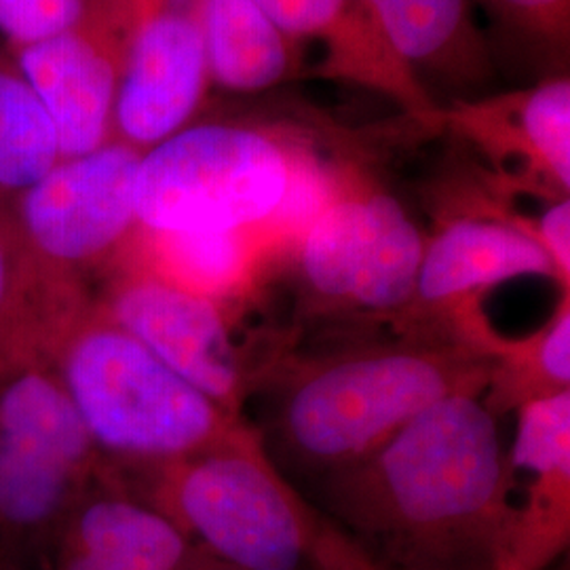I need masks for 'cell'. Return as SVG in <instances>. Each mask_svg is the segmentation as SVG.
Here are the masks:
<instances>
[{"instance_id":"ba28073f","label":"cell","mask_w":570,"mask_h":570,"mask_svg":"<svg viewBox=\"0 0 570 570\" xmlns=\"http://www.w3.org/2000/svg\"><path fill=\"white\" fill-rule=\"evenodd\" d=\"M425 242L393 195L345 171L336 197L292 247L308 301L341 315L402 320Z\"/></svg>"},{"instance_id":"277c9868","label":"cell","mask_w":570,"mask_h":570,"mask_svg":"<svg viewBox=\"0 0 570 570\" xmlns=\"http://www.w3.org/2000/svg\"><path fill=\"white\" fill-rule=\"evenodd\" d=\"M51 364L104 465L161 468L218 449L245 428L91 301L61 330Z\"/></svg>"},{"instance_id":"4316f807","label":"cell","mask_w":570,"mask_h":570,"mask_svg":"<svg viewBox=\"0 0 570 570\" xmlns=\"http://www.w3.org/2000/svg\"><path fill=\"white\" fill-rule=\"evenodd\" d=\"M0 570H13V569H0Z\"/></svg>"},{"instance_id":"ac0fdd59","label":"cell","mask_w":570,"mask_h":570,"mask_svg":"<svg viewBox=\"0 0 570 570\" xmlns=\"http://www.w3.org/2000/svg\"><path fill=\"white\" fill-rule=\"evenodd\" d=\"M263 256L265 249L249 230L197 233L153 230L138 225L106 271H140L228 305L249 287Z\"/></svg>"},{"instance_id":"4fadbf2b","label":"cell","mask_w":570,"mask_h":570,"mask_svg":"<svg viewBox=\"0 0 570 570\" xmlns=\"http://www.w3.org/2000/svg\"><path fill=\"white\" fill-rule=\"evenodd\" d=\"M520 277L558 282L556 266L537 242L534 223L499 212L463 214L446 220L425 242L414 298L402 320L410 324L440 320V327L456 332L468 320V303Z\"/></svg>"},{"instance_id":"2e32d148","label":"cell","mask_w":570,"mask_h":570,"mask_svg":"<svg viewBox=\"0 0 570 570\" xmlns=\"http://www.w3.org/2000/svg\"><path fill=\"white\" fill-rule=\"evenodd\" d=\"M56 550L87 570H235L106 471L66 520Z\"/></svg>"},{"instance_id":"ffe728a7","label":"cell","mask_w":570,"mask_h":570,"mask_svg":"<svg viewBox=\"0 0 570 570\" xmlns=\"http://www.w3.org/2000/svg\"><path fill=\"white\" fill-rule=\"evenodd\" d=\"M480 346L490 357L484 402L505 412L570 389V294L567 292L550 322L520 343H505L487 332Z\"/></svg>"},{"instance_id":"484cf974","label":"cell","mask_w":570,"mask_h":570,"mask_svg":"<svg viewBox=\"0 0 570 570\" xmlns=\"http://www.w3.org/2000/svg\"><path fill=\"white\" fill-rule=\"evenodd\" d=\"M360 2H362V4L366 7L367 11L372 13V11H374V9H376V7H379L383 0H360Z\"/></svg>"},{"instance_id":"30bf717a","label":"cell","mask_w":570,"mask_h":570,"mask_svg":"<svg viewBox=\"0 0 570 570\" xmlns=\"http://www.w3.org/2000/svg\"><path fill=\"white\" fill-rule=\"evenodd\" d=\"M131 0H110L77 26L11 49L53 125L60 159L115 140V106Z\"/></svg>"},{"instance_id":"d4e9b609","label":"cell","mask_w":570,"mask_h":570,"mask_svg":"<svg viewBox=\"0 0 570 570\" xmlns=\"http://www.w3.org/2000/svg\"><path fill=\"white\" fill-rule=\"evenodd\" d=\"M20 271V247L11 225L9 205L0 199V315L9 303L11 289Z\"/></svg>"},{"instance_id":"8992f818","label":"cell","mask_w":570,"mask_h":570,"mask_svg":"<svg viewBox=\"0 0 570 570\" xmlns=\"http://www.w3.org/2000/svg\"><path fill=\"white\" fill-rule=\"evenodd\" d=\"M142 150L110 140L60 159L11 197L9 214L20 247V271L9 303L45 320L79 311L138 226L136 178Z\"/></svg>"},{"instance_id":"8fae6325","label":"cell","mask_w":570,"mask_h":570,"mask_svg":"<svg viewBox=\"0 0 570 570\" xmlns=\"http://www.w3.org/2000/svg\"><path fill=\"white\" fill-rule=\"evenodd\" d=\"M209 87L199 0H131L115 138L142 153L164 142L193 122Z\"/></svg>"},{"instance_id":"52a82bcc","label":"cell","mask_w":570,"mask_h":570,"mask_svg":"<svg viewBox=\"0 0 570 570\" xmlns=\"http://www.w3.org/2000/svg\"><path fill=\"white\" fill-rule=\"evenodd\" d=\"M305 146L294 129L190 122L144 150L136 178L138 225L197 233L254 230L284 202Z\"/></svg>"},{"instance_id":"7c38bea8","label":"cell","mask_w":570,"mask_h":570,"mask_svg":"<svg viewBox=\"0 0 570 570\" xmlns=\"http://www.w3.org/2000/svg\"><path fill=\"white\" fill-rule=\"evenodd\" d=\"M450 131L497 183L556 202L570 190V81L567 75L530 87L452 100L440 108Z\"/></svg>"},{"instance_id":"44dd1931","label":"cell","mask_w":570,"mask_h":570,"mask_svg":"<svg viewBox=\"0 0 570 570\" xmlns=\"http://www.w3.org/2000/svg\"><path fill=\"white\" fill-rule=\"evenodd\" d=\"M58 161L53 125L13 51L0 41V199L9 202Z\"/></svg>"},{"instance_id":"9a60e30c","label":"cell","mask_w":570,"mask_h":570,"mask_svg":"<svg viewBox=\"0 0 570 570\" xmlns=\"http://www.w3.org/2000/svg\"><path fill=\"white\" fill-rule=\"evenodd\" d=\"M508 461L513 501L503 569L543 570L569 548L570 389L518 407Z\"/></svg>"},{"instance_id":"7402d4cb","label":"cell","mask_w":570,"mask_h":570,"mask_svg":"<svg viewBox=\"0 0 570 570\" xmlns=\"http://www.w3.org/2000/svg\"><path fill=\"white\" fill-rule=\"evenodd\" d=\"M494 28L534 60L564 66L569 56L570 0H480Z\"/></svg>"},{"instance_id":"5b68a950","label":"cell","mask_w":570,"mask_h":570,"mask_svg":"<svg viewBox=\"0 0 570 570\" xmlns=\"http://www.w3.org/2000/svg\"><path fill=\"white\" fill-rule=\"evenodd\" d=\"M104 471L49 346L0 317V569L47 567L66 520Z\"/></svg>"},{"instance_id":"cb8c5ba5","label":"cell","mask_w":570,"mask_h":570,"mask_svg":"<svg viewBox=\"0 0 570 570\" xmlns=\"http://www.w3.org/2000/svg\"><path fill=\"white\" fill-rule=\"evenodd\" d=\"M537 242L543 245L558 273V284L569 292L570 282V202L556 199L534 220Z\"/></svg>"},{"instance_id":"d6986e66","label":"cell","mask_w":570,"mask_h":570,"mask_svg":"<svg viewBox=\"0 0 570 570\" xmlns=\"http://www.w3.org/2000/svg\"><path fill=\"white\" fill-rule=\"evenodd\" d=\"M209 85L263 94L308 77L306 49L252 0H199Z\"/></svg>"},{"instance_id":"7a4b0ae2","label":"cell","mask_w":570,"mask_h":570,"mask_svg":"<svg viewBox=\"0 0 570 570\" xmlns=\"http://www.w3.org/2000/svg\"><path fill=\"white\" fill-rule=\"evenodd\" d=\"M490 357L446 330L322 355L287 372L271 407L273 444L313 484L362 463L421 412L489 385Z\"/></svg>"},{"instance_id":"9c48e42d","label":"cell","mask_w":570,"mask_h":570,"mask_svg":"<svg viewBox=\"0 0 570 570\" xmlns=\"http://www.w3.org/2000/svg\"><path fill=\"white\" fill-rule=\"evenodd\" d=\"M96 303L171 367L235 419H244L249 372L233 338L226 305L127 268L104 273Z\"/></svg>"},{"instance_id":"5bb4252c","label":"cell","mask_w":570,"mask_h":570,"mask_svg":"<svg viewBox=\"0 0 570 570\" xmlns=\"http://www.w3.org/2000/svg\"><path fill=\"white\" fill-rule=\"evenodd\" d=\"M301 47H317L311 77L383 96L421 127L440 131V104L389 47L360 0H252Z\"/></svg>"},{"instance_id":"6da1fadb","label":"cell","mask_w":570,"mask_h":570,"mask_svg":"<svg viewBox=\"0 0 570 570\" xmlns=\"http://www.w3.org/2000/svg\"><path fill=\"white\" fill-rule=\"evenodd\" d=\"M313 499L376 570L503 569L510 475L484 393L440 400Z\"/></svg>"},{"instance_id":"e0dca14e","label":"cell","mask_w":570,"mask_h":570,"mask_svg":"<svg viewBox=\"0 0 570 570\" xmlns=\"http://www.w3.org/2000/svg\"><path fill=\"white\" fill-rule=\"evenodd\" d=\"M473 7L475 0H383L372 18L429 96L431 85H438L452 102L484 96L494 72Z\"/></svg>"},{"instance_id":"3957f363","label":"cell","mask_w":570,"mask_h":570,"mask_svg":"<svg viewBox=\"0 0 570 570\" xmlns=\"http://www.w3.org/2000/svg\"><path fill=\"white\" fill-rule=\"evenodd\" d=\"M110 478L235 570H376L249 425L218 449Z\"/></svg>"},{"instance_id":"603a6c76","label":"cell","mask_w":570,"mask_h":570,"mask_svg":"<svg viewBox=\"0 0 570 570\" xmlns=\"http://www.w3.org/2000/svg\"><path fill=\"white\" fill-rule=\"evenodd\" d=\"M110 0H0V39L23 47L63 32Z\"/></svg>"}]
</instances>
